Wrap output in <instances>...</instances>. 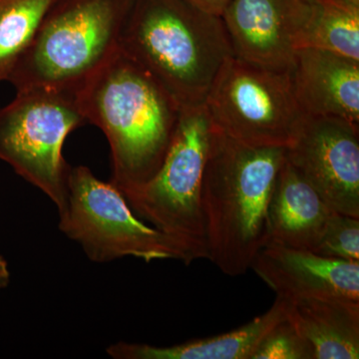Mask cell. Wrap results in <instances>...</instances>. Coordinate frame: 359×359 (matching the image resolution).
Here are the masks:
<instances>
[{"instance_id": "obj_18", "label": "cell", "mask_w": 359, "mask_h": 359, "mask_svg": "<svg viewBox=\"0 0 359 359\" xmlns=\"http://www.w3.org/2000/svg\"><path fill=\"white\" fill-rule=\"evenodd\" d=\"M313 252L341 261L359 262V218L334 212Z\"/></svg>"}, {"instance_id": "obj_17", "label": "cell", "mask_w": 359, "mask_h": 359, "mask_svg": "<svg viewBox=\"0 0 359 359\" xmlns=\"http://www.w3.org/2000/svg\"><path fill=\"white\" fill-rule=\"evenodd\" d=\"M56 0H0V83L32 44Z\"/></svg>"}, {"instance_id": "obj_3", "label": "cell", "mask_w": 359, "mask_h": 359, "mask_svg": "<svg viewBox=\"0 0 359 359\" xmlns=\"http://www.w3.org/2000/svg\"><path fill=\"white\" fill-rule=\"evenodd\" d=\"M119 49L181 108L205 104L222 66L233 56L221 16L189 0H132Z\"/></svg>"}, {"instance_id": "obj_22", "label": "cell", "mask_w": 359, "mask_h": 359, "mask_svg": "<svg viewBox=\"0 0 359 359\" xmlns=\"http://www.w3.org/2000/svg\"><path fill=\"white\" fill-rule=\"evenodd\" d=\"M348 1L353 2V4H359V0H348Z\"/></svg>"}, {"instance_id": "obj_11", "label": "cell", "mask_w": 359, "mask_h": 359, "mask_svg": "<svg viewBox=\"0 0 359 359\" xmlns=\"http://www.w3.org/2000/svg\"><path fill=\"white\" fill-rule=\"evenodd\" d=\"M250 269L276 297L287 301L342 299L359 302V262L266 244L257 252Z\"/></svg>"}, {"instance_id": "obj_20", "label": "cell", "mask_w": 359, "mask_h": 359, "mask_svg": "<svg viewBox=\"0 0 359 359\" xmlns=\"http://www.w3.org/2000/svg\"><path fill=\"white\" fill-rule=\"evenodd\" d=\"M189 1L192 2L196 6L207 11V13L222 16L224 8H226L231 0H189Z\"/></svg>"}, {"instance_id": "obj_9", "label": "cell", "mask_w": 359, "mask_h": 359, "mask_svg": "<svg viewBox=\"0 0 359 359\" xmlns=\"http://www.w3.org/2000/svg\"><path fill=\"white\" fill-rule=\"evenodd\" d=\"M285 159L334 212L359 218V126L304 115Z\"/></svg>"}, {"instance_id": "obj_4", "label": "cell", "mask_w": 359, "mask_h": 359, "mask_svg": "<svg viewBox=\"0 0 359 359\" xmlns=\"http://www.w3.org/2000/svg\"><path fill=\"white\" fill-rule=\"evenodd\" d=\"M132 0H56L7 81L78 89L119 49Z\"/></svg>"}, {"instance_id": "obj_1", "label": "cell", "mask_w": 359, "mask_h": 359, "mask_svg": "<svg viewBox=\"0 0 359 359\" xmlns=\"http://www.w3.org/2000/svg\"><path fill=\"white\" fill-rule=\"evenodd\" d=\"M86 123L109 142L112 176L120 192L149 181L162 166L182 108L120 49L78 87Z\"/></svg>"}, {"instance_id": "obj_15", "label": "cell", "mask_w": 359, "mask_h": 359, "mask_svg": "<svg viewBox=\"0 0 359 359\" xmlns=\"http://www.w3.org/2000/svg\"><path fill=\"white\" fill-rule=\"evenodd\" d=\"M285 302V318L313 347L314 359L359 358V302L342 299Z\"/></svg>"}, {"instance_id": "obj_19", "label": "cell", "mask_w": 359, "mask_h": 359, "mask_svg": "<svg viewBox=\"0 0 359 359\" xmlns=\"http://www.w3.org/2000/svg\"><path fill=\"white\" fill-rule=\"evenodd\" d=\"M252 359H314L313 347L287 318L264 335Z\"/></svg>"}, {"instance_id": "obj_16", "label": "cell", "mask_w": 359, "mask_h": 359, "mask_svg": "<svg viewBox=\"0 0 359 359\" xmlns=\"http://www.w3.org/2000/svg\"><path fill=\"white\" fill-rule=\"evenodd\" d=\"M316 48L359 61V4L348 0H316L297 39V50Z\"/></svg>"}, {"instance_id": "obj_21", "label": "cell", "mask_w": 359, "mask_h": 359, "mask_svg": "<svg viewBox=\"0 0 359 359\" xmlns=\"http://www.w3.org/2000/svg\"><path fill=\"white\" fill-rule=\"evenodd\" d=\"M11 282V271L4 257L0 256V290L4 289Z\"/></svg>"}, {"instance_id": "obj_13", "label": "cell", "mask_w": 359, "mask_h": 359, "mask_svg": "<svg viewBox=\"0 0 359 359\" xmlns=\"http://www.w3.org/2000/svg\"><path fill=\"white\" fill-rule=\"evenodd\" d=\"M334 212L285 159L269 203L266 245L313 252Z\"/></svg>"}, {"instance_id": "obj_14", "label": "cell", "mask_w": 359, "mask_h": 359, "mask_svg": "<svg viewBox=\"0 0 359 359\" xmlns=\"http://www.w3.org/2000/svg\"><path fill=\"white\" fill-rule=\"evenodd\" d=\"M285 318V299L276 297L268 311L226 334L171 346L118 341L106 353L114 359H252L264 335Z\"/></svg>"}, {"instance_id": "obj_12", "label": "cell", "mask_w": 359, "mask_h": 359, "mask_svg": "<svg viewBox=\"0 0 359 359\" xmlns=\"http://www.w3.org/2000/svg\"><path fill=\"white\" fill-rule=\"evenodd\" d=\"M292 79L302 114L359 126V61L320 49H297Z\"/></svg>"}, {"instance_id": "obj_5", "label": "cell", "mask_w": 359, "mask_h": 359, "mask_svg": "<svg viewBox=\"0 0 359 359\" xmlns=\"http://www.w3.org/2000/svg\"><path fill=\"white\" fill-rule=\"evenodd\" d=\"M215 126L205 104L182 108L162 166L146 183L122 195L142 221L172 238L185 262L208 259L201 191Z\"/></svg>"}, {"instance_id": "obj_8", "label": "cell", "mask_w": 359, "mask_h": 359, "mask_svg": "<svg viewBox=\"0 0 359 359\" xmlns=\"http://www.w3.org/2000/svg\"><path fill=\"white\" fill-rule=\"evenodd\" d=\"M205 106L215 128L254 147H289L304 118L292 71L269 69L233 56L215 78Z\"/></svg>"}, {"instance_id": "obj_6", "label": "cell", "mask_w": 359, "mask_h": 359, "mask_svg": "<svg viewBox=\"0 0 359 359\" xmlns=\"http://www.w3.org/2000/svg\"><path fill=\"white\" fill-rule=\"evenodd\" d=\"M84 124L77 89L20 90L0 107V160L44 193L59 211L65 203L70 166L63 159V144Z\"/></svg>"}, {"instance_id": "obj_2", "label": "cell", "mask_w": 359, "mask_h": 359, "mask_svg": "<svg viewBox=\"0 0 359 359\" xmlns=\"http://www.w3.org/2000/svg\"><path fill=\"white\" fill-rule=\"evenodd\" d=\"M285 148L254 147L215 128L201 203L208 259L224 275H245L266 243V215Z\"/></svg>"}, {"instance_id": "obj_7", "label": "cell", "mask_w": 359, "mask_h": 359, "mask_svg": "<svg viewBox=\"0 0 359 359\" xmlns=\"http://www.w3.org/2000/svg\"><path fill=\"white\" fill-rule=\"evenodd\" d=\"M58 215L59 230L94 263L126 257L145 263L185 262L172 238L138 218L122 193L110 182L97 178L88 167L69 166L66 200Z\"/></svg>"}, {"instance_id": "obj_10", "label": "cell", "mask_w": 359, "mask_h": 359, "mask_svg": "<svg viewBox=\"0 0 359 359\" xmlns=\"http://www.w3.org/2000/svg\"><path fill=\"white\" fill-rule=\"evenodd\" d=\"M316 0H231L222 14L233 57L269 69L292 71L297 39Z\"/></svg>"}]
</instances>
